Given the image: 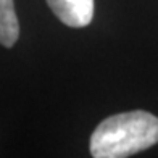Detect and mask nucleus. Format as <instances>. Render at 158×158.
Masks as SVG:
<instances>
[{"mask_svg":"<svg viewBox=\"0 0 158 158\" xmlns=\"http://www.w3.org/2000/svg\"><path fill=\"white\" fill-rule=\"evenodd\" d=\"M158 143V118L142 110L118 113L100 123L90 135L94 158H124Z\"/></svg>","mask_w":158,"mask_h":158,"instance_id":"nucleus-1","label":"nucleus"},{"mask_svg":"<svg viewBox=\"0 0 158 158\" xmlns=\"http://www.w3.org/2000/svg\"><path fill=\"white\" fill-rule=\"evenodd\" d=\"M50 10L63 24L84 27L94 18V0H47Z\"/></svg>","mask_w":158,"mask_h":158,"instance_id":"nucleus-2","label":"nucleus"},{"mask_svg":"<svg viewBox=\"0 0 158 158\" xmlns=\"http://www.w3.org/2000/svg\"><path fill=\"white\" fill-rule=\"evenodd\" d=\"M19 35V23L13 0H0V45L13 47Z\"/></svg>","mask_w":158,"mask_h":158,"instance_id":"nucleus-3","label":"nucleus"}]
</instances>
